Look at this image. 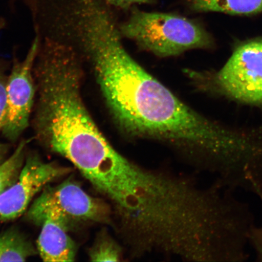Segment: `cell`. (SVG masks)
<instances>
[{
  "mask_svg": "<svg viewBox=\"0 0 262 262\" xmlns=\"http://www.w3.org/2000/svg\"><path fill=\"white\" fill-rule=\"evenodd\" d=\"M47 146L112 200L126 229L144 244L179 250L201 228L206 210L204 188L134 165L110 145L87 110L62 121Z\"/></svg>",
  "mask_w": 262,
  "mask_h": 262,
  "instance_id": "1",
  "label": "cell"
},
{
  "mask_svg": "<svg viewBox=\"0 0 262 262\" xmlns=\"http://www.w3.org/2000/svg\"><path fill=\"white\" fill-rule=\"evenodd\" d=\"M57 32L61 43L77 44L88 55L107 105L123 131L168 140L188 152L201 145L210 120L186 105L130 56L100 0H70Z\"/></svg>",
  "mask_w": 262,
  "mask_h": 262,
  "instance_id": "2",
  "label": "cell"
},
{
  "mask_svg": "<svg viewBox=\"0 0 262 262\" xmlns=\"http://www.w3.org/2000/svg\"><path fill=\"white\" fill-rule=\"evenodd\" d=\"M120 34L159 57L176 56L194 49L212 47L211 36L183 16L134 9L121 26Z\"/></svg>",
  "mask_w": 262,
  "mask_h": 262,
  "instance_id": "3",
  "label": "cell"
},
{
  "mask_svg": "<svg viewBox=\"0 0 262 262\" xmlns=\"http://www.w3.org/2000/svg\"><path fill=\"white\" fill-rule=\"evenodd\" d=\"M106 216L104 205L71 180L55 186L48 185L28 212V219L36 225L53 219L68 229L74 223L102 221Z\"/></svg>",
  "mask_w": 262,
  "mask_h": 262,
  "instance_id": "4",
  "label": "cell"
},
{
  "mask_svg": "<svg viewBox=\"0 0 262 262\" xmlns=\"http://www.w3.org/2000/svg\"><path fill=\"white\" fill-rule=\"evenodd\" d=\"M219 91L251 104H262V38L239 46L215 75Z\"/></svg>",
  "mask_w": 262,
  "mask_h": 262,
  "instance_id": "5",
  "label": "cell"
},
{
  "mask_svg": "<svg viewBox=\"0 0 262 262\" xmlns=\"http://www.w3.org/2000/svg\"><path fill=\"white\" fill-rule=\"evenodd\" d=\"M40 40L36 34L25 58L21 61L14 59L8 75L7 111L2 133L12 141L17 139L29 126L37 94L34 68Z\"/></svg>",
  "mask_w": 262,
  "mask_h": 262,
  "instance_id": "6",
  "label": "cell"
},
{
  "mask_svg": "<svg viewBox=\"0 0 262 262\" xmlns=\"http://www.w3.org/2000/svg\"><path fill=\"white\" fill-rule=\"evenodd\" d=\"M68 171L37 156L29 157L18 179L0 195V221L14 220L21 216L38 193Z\"/></svg>",
  "mask_w": 262,
  "mask_h": 262,
  "instance_id": "7",
  "label": "cell"
},
{
  "mask_svg": "<svg viewBox=\"0 0 262 262\" xmlns=\"http://www.w3.org/2000/svg\"><path fill=\"white\" fill-rule=\"evenodd\" d=\"M37 241L39 254L45 261H73L76 247L67 233L68 228L60 222L47 219L42 223Z\"/></svg>",
  "mask_w": 262,
  "mask_h": 262,
  "instance_id": "8",
  "label": "cell"
},
{
  "mask_svg": "<svg viewBox=\"0 0 262 262\" xmlns=\"http://www.w3.org/2000/svg\"><path fill=\"white\" fill-rule=\"evenodd\" d=\"M193 11L218 12L232 15L262 12V0H189Z\"/></svg>",
  "mask_w": 262,
  "mask_h": 262,
  "instance_id": "9",
  "label": "cell"
},
{
  "mask_svg": "<svg viewBox=\"0 0 262 262\" xmlns=\"http://www.w3.org/2000/svg\"><path fill=\"white\" fill-rule=\"evenodd\" d=\"M35 253L30 242L15 229L0 235V261H24Z\"/></svg>",
  "mask_w": 262,
  "mask_h": 262,
  "instance_id": "10",
  "label": "cell"
},
{
  "mask_svg": "<svg viewBox=\"0 0 262 262\" xmlns=\"http://www.w3.org/2000/svg\"><path fill=\"white\" fill-rule=\"evenodd\" d=\"M26 143L21 142L12 155L0 163V195L14 183L25 163Z\"/></svg>",
  "mask_w": 262,
  "mask_h": 262,
  "instance_id": "11",
  "label": "cell"
},
{
  "mask_svg": "<svg viewBox=\"0 0 262 262\" xmlns=\"http://www.w3.org/2000/svg\"><path fill=\"white\" fill-rule=\"evenodd\" d=\"M90 255L92 261H117L120 260L121 250L112 239L101 236L91 249Z\"/></svg>",
  "mask_w": 262,
  "mask_h": 262,
  "instance_id": "12",
  "label": "cell"
},
{
  "mask_svg": "<svg viewBox=\"0 0 262 262\" xmlns=\"http://www.w3.org/2000/svg\"><path fill=\"white\" fill-rule=\"evenodd\" d=\"M8 68L6 61L4 59L0 58V133H2L4 129L7 111L6 87L8 78Z\"/></svg>",
  "mask_w": 262,
  "mask_h": 262,
  "instance_id": "13",
  "label": "cell"
},
{
  "mask_svg": "<svg viewBox=\"0 0 262 262\" xmlns=\"http://www.w3.org/2000/svg\"><path fill=\"white\" fill-rule=\"evenodd\" d=\"M262 204V199H260ZM249 247L253 248L257 261H262V225L255 224L248 234Z\"/></svg>",
  "mask_w": 262,
  "mask_h": 262,
  "instance_id": "14",
  "label": "cell"
},
{
  "mask_svg": "<svg viewBox=\"0 0 262 262\" xmlns=\"http://www.w3.org/2000/svg\"><path fill=\"white\" fill-rule=\"evenodd\" d=\"M154 0H106L111 5L115 7L126 9L136 4H145L152 3Z\"/></svg>",
  "mask_w": 262,
  "mask_h": 262,
  "instance_id": "15",
  "label": "cell"
},
{
  "mask_svg": "<svg viewBox=\"0 0 262 262\" xmlns=\"http://www.w3.org/2000/svg\"><path fill=\"white\" fill-rule=\"evenodd\" d=\"M8 152L7 146L0 143V163L4 161L6 154Z\"/></svg>",
  "mask_w": 262,
  "mask_h": 262,
  "instance_id": "16",
  "label": "cell"
}]
</instances>
